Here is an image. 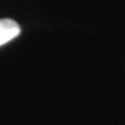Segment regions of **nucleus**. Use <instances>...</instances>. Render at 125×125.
<instances>
[{
    "label": "nucleus",
    "instance_id": "f257e3e1",
    "mask_svg": "<svg viewBox=\"0 0 125 125\" xmlns=\"http://www.w3.org/2000/svg\"><path fill=\"white\" fill-rule=\"evenodd\" d=\"M21 28L16 21L12 19H0V46L18 37Z\"/></svg>",
    "mask_w": 125,
    "mask_h": 125
}]
</instances>
